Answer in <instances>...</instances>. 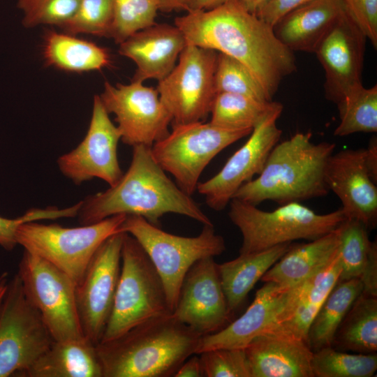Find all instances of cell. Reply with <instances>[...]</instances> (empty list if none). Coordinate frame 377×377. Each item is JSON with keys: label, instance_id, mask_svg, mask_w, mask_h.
Segmentation results:
<instances>
[{"label": "cell", "instance_id": "6da1fadb", "mask_svg": "<svg viewBox=\"0 0 377 377\" xmlns=\"http://www.w3.org/2000/svg\"><path fill=\"white\" fill-rule=\"evenodd\" d=\"M186 43L228 54L244 64L272 101L281 81L297 70L294 52L272 27L232 0L207 10L186 12L175 19Z\"/></svg>", "mask_w": 377, "mask_h": 377}, {"label": "cell", "instance_id": "7a4b0ae2", "mask_svg": "<svg viewBox=\"0 0 377 377\" xmlns=\"http://www.w3.org/2000/svg\"><path fill=\"white\" fill-rule=\"evenodd\" d=\"M169 213L203 225L212 224L191 195L166 175L154 158L151 147L136 145L127 171L107 190L80 201L76 216L80 225H88L114 215H135L159 226L160 219Z\"/></svg>", "mask_w": 377, "mask_h": 377}, {"label": "cell", "instance_id": "3957f363", "mask_svg": "<svg viewBox=\"0 0 377 377\" xmlns=\"http://www.w3.org/2000/svg\"><path fill=\"white\" fill-rule=\"evenodd\" d=\"M202 337L172 313L147 320L96 346L103 377H174Z\"/></svg>", "mask_w": 377, "mask_h": 377}, {"label": "cell", "instance_id": "277c9868", "mask_svg": "<svg viewBox=\"0 0 377 377\" xmlns=\"http://www.w3.org/2000/svg\"><path fill=\"white\" fill-rule=\"evenodd\" d=\"M311 137L310 132L297 133L279 142L258 177L243 184L232 198L256 206L266 200L281 205L326 195L325 171L336 145L314 143Z\"/></svg>", "mask_w": 377, "mask_h": 377}, {"label": "cell", "instance_id": "5b68a950", "mask_svg": "<svg viewBox=\"0 0 377 377\" xmlns=\"http://www.w3.org/2000/svg\"><path fill=\"white\" fill-rule=\"evenodd\" d=\"M228 216L242 235L239 254L262 251L298 239L311 241L335 230L346 220L341 209L319 214L299 202L272 211L232 198Z\"/></svg>", "mask_w": 377, "mask_h": 377}, {"label": "cell", "instance_id": "8992f818", "mask_svg": "<svg viewBox=\"0 0 377 377\" xmlns=\"http://www.w3.org/2000/svg\"><path fill=\"white\" fill-rule=\"evenodd\" d=\"M172 313L162 280L150 258L125 232L112 311L100 342L113 339L154 318Z\"/></svg>", "mask_w": 377, "mask_h": 377}, {"label": "cell", "instance_id": "52a82bcc", "mask_svg": "<svg viewBox=\"0 0 377 377\" xmlns=\"http://www.w3.org/2000/svg\"><path fill=\"white\" fill-rule=\"evenodd\" d=\"M121 230L133 236L150 258L163 283L171 313L191 267L226 250L224 239L213 224L203 225L197 236L184 237L165 232L140 216L126 215Z\"/></svg>", "mask_w": 377, "mask_h": 377}, {"label": "cell", "instance_id": "ba28073f", "mask_svg": "<svg viewBox=\"0 0 377 377\" xmlns=\"http://www.w3.org/2000/svg\"><path fill=\"white\" fill-rule=\"evenodd\" d=\"M126 216L114 215L74 228L25 222L17 227L15 240L25 251L52 264L77 284L100 246L111 235L121 232Z\"/></svg>", "mask_w": 377, "mask_h": 377}, {"label": "cell", "instance_id": "9c48e42d", "mask_svg": "<svg viewBox=\"0 0 377 377\" xmlns=\"http://www.w3.org/2000/svg\"><path fill=\"white\" fill-rule=\"evenodd\" d=\"M253 129H226L210 122L173 125L172 130L151 147L160 166L177 186L191 195L204 169L222 150L246 137Z\"/></svg>", "mask_w": 377, "mask_h": 377}, {"label": "cell", "instance_id": "30bf717a", "mask_svg": "<svg viewBox=\"0 0 377 377\" xmlns=\"http://www.w3.org/2000/svg\"><path fill=\"white\" fill-rule=\"evenodd\" d=\"M17 274L27 300L55 341L84 337L77 309L76 283L68 275L25 250Z\"/></svg>", "mask_w": 377, "mask_h": 377}, {"label": "cell", "instance_id": "8fae6325", "mask_svg": "<svg viewBox=\"0 0 377 377\" xmlns=\"http://www.w3.org/2000/svg\"><path fill=\"white\" fill-rule=\"evenodd\" d=\"M54 341L16 274L0 304V377H18Z\"/></svg>", "mask_w": 377, "mask_h": 377}, {"label": "cell", "instance_id": "7c38bea8", "mask_svg": "<svg viewBox=\"0 0 377 377\" xmlns=\"http://www.w3.org/2000/svg\"><path fill=\"white\" fill-rule=\"evenodd\" d=\"M218 52L186 43L172 71L158 82L159 98L173 125L202 121L216 94L214 75Z\"/></svg>", "mask_w": 377, "mask_h": 377}, {"label": "cell", "instance_id": "4fadbf2b", "mask_svg": "<svg viewBox=\"0 0 377 377\" xmlns=\"http://www.w3.org/2000/svg\"><path fill=\"white\" fill-rule=\"evenodd\" d=\"M282 110L283 105L273 101L246 142L228 158L221 170L207 181L198 183L197 191L205 197L209 208L215 211L224 209L237 190L260 173L281 136L282 131L278 128L276 121Z\"/></svg>", "mask_w": 377, "mask_h": 377}, {"label": "cell", "instance_id": "5bb4252c", "mask_svg": "<svg viewBox=\"0 0 377 377\" xmlns=\"http://www.w3.org/2000/svg\"><path fill=\"white\" fill-rule=\"evenodd\" d=\"M99 96L107 112L115 115L124 144L152 147L170 133L172 118L156 89L138 81L115 86L105 82Z\"/></svg>", "mask_w": 377, "mask_h": 377}, {"label": "cell", "instance_id": "9a60e30c", "mask_svg": "<svg viewBox=\"0 0 377 377\" xmlns=\"http://www.w3.org/2000/svg\"><path fill=\"white\" fill-rule=\"evenodd\" d=\"M124 233H115L105 240L76 284V304L82 333L95 345L101 341L112 311Z\"/></svg>", "mask_w": 377, "mask_h": 377}, {"label": "cell", "instance_id": "2e32d148", "mask_svg": "<svg viewBox=\"0 0 377 377\" xmlns=\"http://www.w3.org/2000/svg\"><path fill=\"white\" fill-rule=\"evenodd\" d=\"M120 140L119 128L110 120L100 96H95L86 135L76 148L59 157L58 168L75 184L98 178L112 186L124 173L117 156Z\"/></svg>", "mask_w": 377, "mask_h": 377}, {"label": "cell", "instance_id": "e0dca14e", "mask_svg": "<svg viewBox=\"0 0 377 377\" xmlns=\"http://www.w3.org/2000/svg\"><path fill=\"white\" fill-rule=\"evenodd\" d=\"M172 316L202 336L217 332L230 323L232 314L213 257L198 260L188 269Z\"/></svg>", "mask_w": 377, "mask_h": 377}, {"label": "cell", "instance_id": "ac0fdd59", "mask_svg": "<svg viewBox=\"0 0 377 377\" xmlns=\"http://www.w3.org/2000/svg\"><path fill=\"white\" fill-rule=\"evenodd\" d=\"M367 39L346 11L314 52L325 71V96L336 105L351 89L362 84Z\"/></svg>", "mask_w": 377, "mask_h": 377}, {"label": "cell", "instance_id": "d6986e66", "mask_svg": "<svg viewBox=\"0 0 377 377\" xmlns=\"http://www.w3.org/2000/svg\"><path fill=\"white\" fill-rule=\"evenodd\" d=\"M365 148L332 154L325 171V182L340 200L346 219L362 223L369 230L377 224V187L365 161Z\"/></svg>", "mask_w": 377, "mask_h": 377}, {"label": "cell", "instance_id": "ffe728a7", "mask_svg": "<svg viewBox=\"0 0 377 377\" xmlns=\"http://www.w3.org/2000/svg\"><path fill=\"white\" fill-rule=\"evenodd\" d=\"M294 286L265 282L240 317L219 332L201 337L195 354L219 348H244L279 320Z\"/></svg>", "mask_w": 377, "mask_h": 377}, {"label": "cell", "instance_id": "44dd1931", "mask_svg": "<svg viewBox=\"0 0 377 377\" xmlns=\"http://www.w3.org/2000/svg\"><path fill=\"white\" fill-rule=\"evenodd\" d=\"M119 45V54L136 65L132 81L143 82L155 79L159 82L175 66L186 40L175 24L155 23L135 32Z\"/></svg>", "mask_w": 377, "mask_h": 377}, {"label": "cell", "instance_id": "7402d4cb", "mask_svg": "<svg viewBox=\"0 0 377 377\" xmlns=\"http://www.w3.org/2000/svg\"><path fill=\"white\" fill-rule=\"evenodd\" d=\"M244 350L251 377H313V351L303 340L265 332L252 340Z\"/></svg>", "mask_w": 377, "mask_h": 377}, {"label": "cell", "instance_id": "603a6c76", "mask_svg": "<svg viewBox=\"0 0 377 377\" xmlns=\"http://www.w3.org/2000/svg\"><path fill=\"white\" fill-rule=\"evenodd\" d=\"M338 253L316 273L293 287L279 320L263 333L279 334L307 342L311 323L339 281L341 266Z\"/></svg>", "mask_w": 377, "mask_h": 377}, {"label": "cell", "instance_id": "cb8c5ba5", "mask_svg": "<svg viewBox=\"0 0 377 377\" xmlns=\"http://www.w3.org/2000/svg\"><path fill=\"white\" fill-rule=\"evenodd\" d=\"M345 12L342 0H309L283 16L272 28L276 38L291 51L314 53Z\"/></svg>", "mask_w": 377, "mask_h": 377}, {"label": "cell", "instance_id": "d4e9b609", "mask_svg": "<svg viewBox=\"0 0 377 377\" xmlns=\"http://www.w3.org/2000/svg\"><path fill=\"white\" fill-rule=\"evenodd\" d=\"M339 245V226L307 243L292 244L260 280L285 287L294 286L330 262L337 254Z\"/></svg>", "mask_w": 377, "mask_h": 377}, {"label": "cell", "instance_id": "484cf974", "mask_svg": "<svg viewBox=\"0 0 377 377\" xmlns=\"http://www.w3.org/2000/svg\"><path fill=\"white\" fill-rule=\"evenodd\" d=\"M96 346L85 337L54 340L18 377H103Z\"/></svg>", "mask_w": 377, "mask_h": 377}, {"label": "cell", "instance_id": "4316f807", "mask_svg": "<svg viewBox=\"0 0 377 377\" xmlns=\"http://www.w3.org/2000/svg\"><path fill=\"white\" fill-rule=\"evenodd\" d=\"M291 244L286 243L259 252L239 254L232 260L218 264L221 283L232 314L244 302L257 281L281 258Z\"/></svg>", "mask_w": 377, "mask_h": 377}, {"label": "cell", "instance_id": "83f0119b", "mask_svg": "<svg viewBox=\"0 0 377 377\" xmlns=\"http://www.w3.org/2000/svg\"><path fill=\"white\" fill-rule=\"evenodd\" d=\"M43 54L47 66L71 73L101 71L110 64L107 49L75 35L45 31Z\"/></svg>", "mask_w": 377, "mask_h": 377}, {"label": "cell", "instance_id": "f1b7e54d", "mask_svg": "<svg viewBox=\"0 0 377 377\" xmlns=\"http://www.w3.org/2000/svg\"><path fill=\"white\" fill-rule=\"evenodd\" d=\"M332 346L343 351L376 353L377 297L360 293L337 330Z\"/></svg>", "mask_w": 377, "mask_h": 377}, {"label": "cell", "instance_id": "f546056e", "mask_svg": "<svg viewBox=\"0 0 377 377\" xmlns=\"http://www.w3.org/2000/svg\"><path fill=\"white\" fill-rule=\"evenodd\" d=\"M362 290L359 279L338 281L309 328L307 343L313 352L332 346L334 334L353 302Z\"/></svg>", "mask_w": 377, "mask_h": 377}, {"label": "cell", "instance_id": "4dcf8cb0", "mask_svg": "<svg viewBox=\"0 0 377 377\" xmlns=\"http://www.w3.org/2000/svg\"><path fill=\"white\" fill-rule=\"evenodd\" d=\"M340 122L334 134L377 132V86L362 84L351 89L337 104Z\"/></svg>", "mask_w": 377, "mask_h": 377}, {"label": "cell", "instance_id": "1f68e13d", "mask_svg": "<svg viewBox=\"0 0 377 377\" xmlns=\"http://www.w3.org/2000/svg\"><path fill=\"white\" fill-rule=\"evenodd\" d=\"M272 103L273 101L265 103L238 94L216 93L210 108L209 122L226 129H253Z\"/></svg>", "mask_w": 377, "mask_h": 377}, {"label": "cell", "instance_id": "d6a6232c", "mask_svg": "<svg viewBox=\"0 0 377 377\" xmlns=\"http://www.w3.org/2000/svg\"><path fill=\"white\" fill-rule=\"evenodd\" d=\"M369 231L362 223L352 219H346L339 226L341 272L338 281L360 279L370 258L377 251L376 242L370 241Z\"/></svg>", "mask_w": 377, "mask_h": 377}, {"label": "cell", "instance_id": "836d02e7", "mask_svg": "<svg viewBox=\"0 0 377 377\" xmlns=\"http://www.w3.org/2000/svg\"><path fill=\"white\" fill-rule=\"evenodd\" d=\"M376 369V353H348L332 346L313 352V377H371Z\"/></svg>", "mask_w": 377, "mask_h": 377}, {"label": "cell", "instance_id": "e575fe53", "mask_svg": "<svg viewBox=\"0 0 377 377\" xmlns=\"http://www.w3.org/2000/svg\"><path fill=\"white\" fill-rule=\"evenodd\" d=\"M214 87L216 94L234 93L261 103L272 101L259 81L244 64L222 52L217 54Z\"/></svg>", "mask_w": 377, "mask_h": 377}, {"label": "cell", "instance_id": "d590c367", "mask_svg": "<svg viewBox=\"0 0 377 377\" xmlns=\"http://www.w3.org/2000/svg\"><path fill=\"white\" fill-rule=\"evenodd\" d=\"M155 0H113V21L108 35L117 44L156 22Z\"/></svg>", "mask_w": 377, "mask_h": 377}, {"label": "cell", "instance_id": "8d00e7d4", "mask_svg": "<svg viewBox=\"0 0 377 377\" xmlns=\"http://www.w3.org/2000/svg\"><path fill=\"white\" fill-rule=\"evenodd\" d=\"M113 21V0H81L73 17L61 29L66 34L108 37Z\"/></svg>", "mask_w": 377, "mask_h": 377}, {"label": "cell", "instance_id": "74e56055", "mask_svg": "<svg viewBox=\"0 0 377 377\" xmlns=\"http://www.w3.org/2000/svg\"><path fill=\"white\" fill-rule=\"evenodd\" d=\"M81 0H18L22 24L31 28L41 24L61 27L75 14Z\"/></svg>", "mask_w": 377, "mask_h": 377}, {"label": "cell", "instance_id": "f35d334b", "mask_svg": "<svg viewBox=\"0 0 377 377\" xmlns=\"http://www.w3.org/2000/svg\"><path fill=\"white\" fill-rule=\"evenodd\" d=\"M199 355L203 376L251 377L244 348H219Z\"/></svg>", "mask_w": 377, "mask_h": 377}, {"label": "cell", "instance_id": "ab89813d", "mask_svg": "<svg viewBox=\"0 0 377 377\" xmlns=\"http://www.w3.org/2000/svg\"><path fill=\"white\" fill-rule=\"evenodd\" d=\"M346 11L377 47V0H342Z\"/></svg>", "mask_w": 377, "mask_h": 377}, {"label": "cell", "instance_id": "60d3db41", "mask_svg": "<svg viewBox=\"0 0 377 377\" xmlns=\"http://www.w3.org/2000/svg\"><path fill=\"white\" fill-rule=\"evenodd\" d=\"M59 216V211L57 208L32 209L15 219H7L0 216V246L6 251H12L15 247V231L20 224L40 219H57Z\"/></svg>", "mask_w": 377, "mask_h": 377}, {"label": "cell", "instance_id": "b9f144b4", "mask_svg": "<svg viewBox=\"0 0 377 377\" xmlns=\"http://www.w3.org/2000/svg\"><path fill=\"white\" fill-rule=\"evenodd\" d=\"M309 0H267L256 15L273 27L283 16Z\"/></svg>", "mask_w": 377, "mask_h": 377}, {"label": "cell", "instance_id": "7bdbcfd3", "mask_svg": "<svg viewBox=\"0 0 377 377\" xmlns=\"http://www.w3.org/2000/svg\"><path fill=\"white\" fill-rule=\"evenodd\" d=\"M202 371L200 356L193 354L181 365L174 377H202Z\"/></svg>", "mask_w": 377, "mask_h": 377}, {"label": "cell", "instance_id": "ee69618b", "mask_svg": "<svg viewBox=\"0 0 377 377\" xmlns=\"http://www.w3.org/2000/svg\"><path fill=\"white\" fill-rule=\"evenodd\" d=\"M365 161L369 172L373 180L377 183V139L373 137L365 148Z\"/></svg>", "mask_w": 377, "mask_h": 377}, {"label": "cell", "instance_id": "f6af8a7d", "mask_svg": "<svg viewBox=\"0 0 377 377\" xmlns=\"http://www.w3.org/2000/svg\"><path fill=\"white\" fill-rule=\"evenodd\" d=\"M158 10L163 13L189 10L191 0H155Z\"/></svg>", "mask_w": 377, "mask_h": 377}, {"label": "cell", "instance_id": "bcb514c9", "mask_svg": "<svg viewBox=\"0 0 377 377\" xmlns=\"http://www.w3.org/2000/svg\"><path fill=\"white\" fill-rule=\"evenodd\" d=\"M232 0H191L189 11L207 10Z\"/></svg>", "mask_w": 377, "mask_h": 377}, {"label": "cell", "instance_id": "7dc6e473", "mask_svg": "<svg viewBox=\"0 0 377 377\" xmlns=\"http://www.w3.org/2000/svg\"><path fill=\"white\" fill-rule=\"evenodd\" d=\"M267 0H238L249 12L257 15Z\"/></svg>", "mask_w": 377, "mask_h": 377}, {"label": "cell", "instance_id": "c3c4849f", "mask_svg": "<svg viewBox=\"0 0 377 377\" xmlns=\"http://www.w3.org/2000/svg\"><path fill=\"white\" fill-rule=\"evenodd\" d=\"M8 282H9L8 273L7 272H2L0 274V304L6 293Z\"/></svg>", "mask_w": 377, "mask_h": 377}]
</instances>
